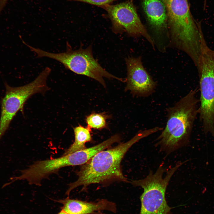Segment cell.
<instances>
[{
  "instance_id": "obj_12",
  "label": "cell",
  "mask_w": 214,
  "mask_h": 214,
  "mask_svg": "<svg viewBox=\"0 0 214 214\" xmlns=\"http://www.w3.org/2000/svg\"><path fill=\"white\" fill-rule=\"evenodd\" d=\"M56 202L62 204V210L69 214H91L96 212L107 210L116 212V204L107 200L101 199L95 202H87L69 197Z\"/></svg>"
},
{
  "instance_id": "obj_11",
  "label": "cell",
  "mask_w": 214,
  "mask_h": 214,
  "mask_svg": "<svg viewBox=\"0 0 214 214\" xmlns=\"http://www.w3.org/2000/svg\"><path fill=\"white\" fill-rule=\"evenodd\" d=\"M142 5L155 44L163 46V40L168 39L167 15L162 0H142Z\"/></svg>"
},
{
  "instance_id": "obj_2",
  "label": "cell",
  "mask_w": 214,
  "mask_h": 214,
  "mask_svg": "<svg viewBox=\"0 0 214 214\" xmlns=\"http://www.w3.org/2000/svg\"><path fill=\"white\" fill-rule=\"evenodd\" d=\"M166 8L169 45L186 53L194 63L201 53L200 23L195 21L188 0H162Z\"/></svg>"
},
{
  "instance_id": "obj_6",
  "label": "cell",
  "mask_w": 214,
  "mask_h": 214,
  "mask_svg": "<svg viewBox=\"0 0 214 214\" xmlns=\"http://www.w3.org/2000/svg\"><path fill=\"white\" fill-rule=\"evenodd\" d=\"M51 71L45 68L31 83L17 87L5 83V92L1 101L0 140L9 128L18 112L22 109L26 100L32 95L48 89L46 80Z\"/></svg>"
},
{
  "instance_id": "obj_16",
  "label": "cell",
  "mask_w": 214,
  "mask_h": 214,
  "mask_svg": "<svg viewBox=\"0 0 214 214\" xmlns=\"http://www.w3.org/2000/svg\"><path fill=\"white\" fill-rule=\"evenodd\" d=\"M9 0H0V15L4 9Z\"/></svg>"
},
{
  "instance_id": "obj_14",
  "label": "cell",
  "mask_w": 214,
  "mask_h": 214,
  "mask_svg": "<svg viewBox=\"0 0 214 214\" xmlns=\"http://www.w3.org/2000/svg\"><path fill=\"white\" fill-rule=\"evenodd\" d=\"M106 118L102 114H92L87 117L86 122L87 127L90 128L100 129L106 126Z\"/></svg>"
},
{
  "instance_id": "obj_9",
  "label": "cell",
  "mask_w": 214,
  "mask_h": 214,
  "mask_svg": "<svg viewBox=\"0 0 214 214\" xmlns=\"http://www.w3.org/2000/svg\"><path fill=\"white\" fill-rule=\"evenodd\" d=\"M101 7L107 12L114 33L125 32L130 37H143L154 48V40L142 23L131 1L115 5L108 4Z\"/></svg>"
},
{
  "instance_id": "obj_7",
  "label": "cell",
  "mask_w": 214,
  "mask_h": 214,
  "mask_svg": "<svg viewBox=\"0 0 214 214\" xmlns=\"http://www.w3.org/2000/svg\"><path fill=\"white\" fill-rule=\"evenodd\" d=\"M197 70L200 119L205 134L209 133L214 137V50L207 48L202 50Z\"/></svg>"
},
{
  "instance_id": "obj_10",
  "label": "cell",
  "mask_w": 214,
  "mask_h": 214,
  "mask_svg": "<svg viewBox=\"0 0 214 214\" xmlns=\"http://www.w3.org/2000/svg\"><path fill=\"white\" fill-rule=\"evenodd\" d=\"M125 61L127 70L126 91L143 97L152 94L156 84L144 67L141 57H129Z\"/></svg>"
},
{
  "instance_id": "obj_3",
  "label": "cell",
  "mask_w": 214,
  "mask_h": 214,
  "mask_svg": "<svg viewBox=\"0 0 214 214\" xmlns=\"http://www.w3.org/2000/svg\"><path fill=\"white\" fill-rule=\"evenodd\" d=\"M197 89L190 90L167 110L166 125L157 138L156 145L169 154L187 144L199 112Z\"/></svg>"
},
{
  "instance_id": "obj_15",
  "label": "cell",
  "mask_w": 214,
  "mask_h": 214,
  "mask_svg": "<svg viewBox=\"0 0 214 214\" xmlns=\"http://www.w3.org/2000/svg\"><path fill=\"white\" fill-rule=\"evenodd\" d=\"M81 1L101 7L115 0H68Z\"/></svg>"
},
{
  "instance_id": "obj_4",
  "label": "cell",
  "mask_w": 214,
  "mask_h": 214,
  "mask_svg": "<svg viewBox=\"0 0 214 214\" xmlns=\"http://www.w3.org/2000/svg\"><path fill=\"white\" fill-rule=\"evenodd\" d=\"M32 51L38 57H47L62 63L67 69L78 74L84 75L96 80L104 87L106 86L104 77L113 78L122 82L125 79L117 77L103 68L94 57L91 45L85 49L81 47L73 50L69 43H66L65 52L51 53L34 47Z\"/></svg>"
},
{
  "instance_id": "obj_8",
  "label": "cell",
  "mask_w": 214,
  "mask_h": 214,
  "mask_svg": "<svg viewBox=\"0 0 214 214\" xmlns=\"http://www.w3.org/2000/svg\"><path fill=\"white\" fill-rule=\"evenodd\" d=\"M87 161V153L84 150L55 158L38 160L21 171L19 176L10 178L12 183L18 180H26L30 185L40 186L42 181L59 169L69 166L82 165Z\"/></svg>"
},
{
  "instance_id": "obj_1",
  "label": "cell",
  "mask_w": 214,
  "mask_h": 214,
  "mask_svg": "<svg viewBox=\"0 0 214 214\" xmlns=\"http://www.w3.org/2000/svg\"><path fill=\"white\" fill-rule=\"evenodd\" d=\"M155 132L153 128L141 131L127 142L97 154L82 165L80 170L76 172L78 179L68 184L66 194L69 196L71 191L80 186H83L82 190L92 184L103 183L113 181H127L120 166L122 158L133 144Z\"/></svg>"
},
{
  "instance_id": "obj_13",
  "label": "cell",
  "mask_w": 214,
  "mask_h": 214,
  "mask_svg": "<svg viewBox=\"0 0 214 214\" xmlns=\"http://www.w3.org/2000/svg\"><path fill=\"white\" fill-rule=\"evenodd\" d=\"M90 129L88 127L84 128L81 125L74 128L75 141L68 148L65 150L62 155L70 154L86 148L85 143L90 141L92 139Z\"/></svg>"
},
{
  "instance_id": "obj_18",
  "label": "cell",
  "mask_w": 214,
  "mask_h": 214,
  "mask_svg": "<svg viewBox=\"0 0 214 214\" xmlns=\"http://www.w3.org/2000/svg\"><path fill=\"white\" fill-rule=\"evenodd\" d=\"M206 2H207V0H204V9L205 8V6L206 4Z\"/></svg>"
},
{
  "instance_id": "obj_17",
  "label": "cell",
  "mask_w": 214,
  "mask_h": 214,
  "mask_svg": "<svg viewBox=\"0 0 214 214\" xmlns=\"http://www.w3.org/2000/svg\"><path fill=\"white\" fill-rule=\"evenodd\" d=\"M57 214H69L67 213L66 212L62 210H61V211L59 213Z\"/></svg>"
},
{
  "instance_id": "obj_5",
  "label": "cell",
  "mask_w": 214,
  "mask_h": 214,
  "mask_svg": "<svg viewBox=\"0 0 214 214\" xmlns=\"http://www.w3.org/2000/svg\"><path fill=\"white\" fill-rule=\"evenodd\" d=\"M177 170L176 167L171 168L163 178L165 169L162 164L155 173L150 170L145 178L130 182L133 185L144 189L140 197L139 214H171V208L166 201L165 193L171 177Z\"/></svg>"
}]
</instances>
